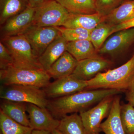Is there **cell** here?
<instances>
[{
    "mask_svg": "<svg viewBox=\"0 0 134 134\" xmlns=\"http://www.w3.org/2000/svg\"><path fill=\"white\" fill-rule=\"evenodd\" d=\"M122 92L111 89L85 90L69 96L49 100L47 108L59 119L69 113L84 111L104 99Z\"/></svg>",
    "mask_w": 134,
    "mask_h": 134,
    "instance_id": "6da1fadb",
    "label": "cell"
},
{
    "mask_svg": "<svg viewBox=\"0 0 134 134\" xmlns=\"http://www.w3.org/2000/svg\"><path fill=\"white\" fill-rule=\"evenodd\" d=\"M134 77V56L125 64L99 73L87 81L86 90L111 89L126 91Z\"/></svg>",
    "mask_w": 134,
    "mask_h": 134,
    "instance_id": "7a4b0ae2",
    "label": "cell"
},
{
    "mask_svg": "<svg viewBox=\"0 0 134 134\" xmlns=\"http://www.w3.org/2000/svg\"><path fill=\"white\" fill-rule=\"evenodd\" d=\"M50 79L47 72L43 69L10 66L0 69V80L3 86L18 85L43 89L50 83Z\"/></svg>",
    "mask_w": 134,
    "mask_h": 134,
    "instance_id": "3957f363",
    "label": "cell"
},
{
    "mask_svg": "<svg viewBox=\"0 0 134 134\" xmlns=\"http://www.w3.org/2000/svg\"><path fill=\"white\" fill-rule=\"evenodd\" d=\"M1 42L7 47L11 54L14 62L13 65L11 66L44 69L37 58L34 54L30 44L23 35L1 38Z\"/></svg>",
    "mask_w": 134,
    "mask_h": 134,
    "instance_id": "277c9868",
    "label": "cell"
},
{
    "mask_svg": "<svg viewBox=\"0 0 134 134\" xmlns=\"http://www.w3.org/2000/svg\"><path fill=\"white\" fill-rule=\"evenodd\" d=\"M0 97L2 99L32 104L47 108L49 100L42 88L27 85H2Z\"/></svg>",
    "mask_w": 134,
    "mask_h": 134,
    "instance_id": "5b68a950",
    "label": "cell"
},
{
    "mask_svg": "<svg viewBox=\"0 0 134 134\" xmlns=\"http://www.w3.org/2000/svg\"><path fill=\"white\" fill-rule=\"evenodd\" d=\"M70 14L55 0H46L41 6L36 8L32 24L46 27L63 26Z\"/></svg>",
    "mask_w": 134,
    "mask_h": 134,
    "instance_id": "8992f818",
    "label": "cell"
},
{
    "mask_svg": "<svg viewBox=\"0 0 134 134\" xmlns=\"http://www.w3.org/2000/svg\"><path fill=\"white\" fill-rule=\"evenodd\" d=\"M20 35L24 36L29 41L34 54L38 59L48 46L61 34L55 27L31 24Z\"/></svg>",
    "mask_w": 134,
    "mask_h": 134,
    "instance_id": "52a82bcc",
    "label": "cell"
},
{
    "mask_svg": "<svg viewBox=\"0 0 134 134\" xmlns=\"http://www.w3.org/2000/svg\"><path fill=\"white\" fill-rule=\"evenodd\" d=\"M114 96L107 97L88 110L79 113L89 134L101 132L100 125L103 119L109 115Z\"/></svg>",
    "mask_w": 134,
    "mask_h": 134,
    "instance_id": "ba28073f",
    "label": "cell"
},
{
    "mask_svg": "<svg viewBox=\"0 0 134 134\" xmlns=\"http://www.w3.org/2000/svg\"><path fill=\"white\" fill-rule=\"evenodd\" d=\"M87 81L72 75L55 80L43 88L48 98L54 99L69 96L86 90Z\"/></svg>",
    "mask_w": 134,
    "mask_h": 134,
    "instance_id": "9c48e42d",
    "label": "cell"
},
{
    "mask_svg": "<svg viewBox=\"0 0 134 134\" xmlns=\"http://www.w3.org/2000/svg\"><path fill=\"white\" fill-rule=\"evenodd\" d=\"M27 112L30 127L33 130L51 132L57 129L59 125L60 120L54 117L47 108L28 104Z\"/></svg>",
    "mask_w": 134,
    "mask_h": 134,
    "instance_id": "30bf717a",
    "label": "cell"
},
{
    "mask_svg": "<svg viewBox=\"0 0 134 134\" xmlns=\"http://www.w3.org/2000/svg\"><path fill=\"white\" fill-rule=\"evenodd\" d=\"M36 8L29 7L1 26V38L20 35L32 24Z\"/></svg>",
    "mask_w": 134,
    "mask_h": 134,
    "instance_id": "8fae6325",
    "label": "cell"
},
{
    "mask_svg": "<svg viewBox=\"0 0 134 134\" xmlns=\"http://www.w3.org/2000/svg\"><path fill=\"white\" fill-rule=\"evenodd\" d=\"M134 43V27L115 32L107 39L98 53L115 55L126 50Z\"/></svg>",
    "mask_w": 134,
    "mask_h": 134,
    "instance_id": "7c38bea8",
    "label": "cell"
},
{
    "mask_svg": "<svg viewBox=\"0 0 134 134\" xmlns=\"http://www.w3.org/2000/svg\"><path fill=\"white\" fill-rule=\"evenodd\" d=\"M111 65V62L100 56L79 61L72 75L77 79L88 81Z\"/></svg>",
    "mask_w": 134,
    "mask_h": 134,
    "instance_id": "4fadbf2b",
    "label": "cell"
},
{
    "mask_svg": "<svg viewBox=\"0 0 134 134\" xmlns=\"http://www.w3.org/2000/svg\"><path fill=\"white\" fill-rule=\"evenodd\" d=\"M120 99L118 94L114 96L109 115L100 125L101 132L105 134H126L120 117Z\"/></svg>",
    "mask_w": 134,
    "mask_h": 134,
    "instance_id": "5bb4252c",
    "label": "cell"
},
{
    "mask_svg": "<svg viewBox=\"0 0 134 134\" xmlns=\"http://www.w3.org/2000/svg\"><path fill=\"white\" fill-rule=\"evenodd\" d=\"M78 61L66 51L46 71L51 78L57 79L73 74Z\"/></svg>",
    "mask_w": 134,
    "mask_h": 134,
    "instance_id": "9a60e30c",
    "label": "cell"
},
{
    "mask_svg": "<svg viewBox=\"0 0 134 134\" xmlns=\"http://www.w3.org/2000/svg\"><path fill=\"white\" fill-rule=\"evenodd\" d=\"M68 42L62 36H59L48 46L38 58L40 64L45 71L66 51Z\"/></svg>",
    "mask_w": 134,
    "mask_h": 134,
    "instance_id": "2e32d148",
    "label": "cell"
},
{
    "mask_svg": "<svg viewBox=\"0 0 134 134\" xmlns=\"http://www.w3.org/2000/svg\"><path fill=\"white\" fill-rule=\"evenodd\" d=\"M105 16L97 13L91 14L70 13L63 26L68 28H82L92 30L100 23L104 22Z\"/></svg>",
    "mask_w": 134,
    "mask_h": 134,
    "instance_id": "e0dca14e",
    "label": "cell"
},
{
    "mask_svg": "<svg viewBox=\"0 0 134 134\" xmlns=\"http://www.w3.org/2000/svg\"><path fill=\"white\" fill-rule=\"evenodd\" d=\"M1 104V110L10 118L26 126L30 127L27 115L28 104L3 99Z\"/></svg>",
    "mask_w": 134,
    "mask_h": 134,
    "instance_id": "ac0fdd59",
    "label": "cell"
},
{
    "mask_svg": "<svg viewBox=\"0 0 134 134\" xmlns=\"http://www.w3.org/2000/svg\"><path fill=\"white\" fill-rule=\"evenodd\" d=\"M66 51L79 61L99 57L91 41L82 40L67 43Z\"/></svg>",
    "mask_w": 134,
    "mask_h": 134,
    "instance_id": "d6986e66",
    "label": "cell"
},
{
    "mask_svg": "<svg viewBox=\"0 0 134 134\" xmlns=\"http://www.w3.org/2000/svg\"><path fill=\"white\" fill-rule=\"evenodd\" d=\"M134 18V0L124 1L105 16L104 22L117 25Z\"/></svg>",
    "mask_w": 134,
    "mask_h": 134,
    "instance_id": "ffe728a7",
    "label": "cell"
},
{
    "mask_svg": "<svg viewBox=\"0 0 134 134\" xmlns=\"http://www.w3.org/2000/svg\"><path fill=\"white\" fill-rule=\"evenodd\" d=\"M30 6L28 0H0L1 26L8 19L24 11Z\"/></svg>",
    "mask_w": 134,
    "mask_h": 134,
    "instance_id": "44dd1931",
    "label": "cell"
},
{
    "mask_svg": "<svg viewBox=\"0 0 134 134\" xmlns=\"http://www.w3.org/2000/svg\"><path fill=\"white\" fill-rule=\"evenodd\" d=\"M57 129L63 134H89L80 114L77 113L62 118Z\"/></svg>",
    "mask_w": 134,
    "mask_h": 134,
    "instance_id": "7402d4cb",
    "label": "cell"
},
{
    "mask_svg": "<svg viewBox=\"0 0 134 134\" xmlns=\"http://www.w3.org/2000/svg\"><path fill=\"white\" fill-rule=\"evenodd\" d=\"M69 13L91 14L97 13L96 0H55Z\"/></svg>",
    "mask_w": 134,
    "mask_h": 134,
    "instance_id": "603a6c76",
    "label": "cell"
},
{
    "mask_svg": "<svg viewBox=\"0 0 134 134\" xmlns=\"http://www.w3.org/2000/svg\"><path fill=\"white\" fill-rule=\"evenodd\" d=\"M115 26L114 25L103 22L91 31L90 41L98 52L109 36L114 33Z\"/></svg>",
    "mask_w": 134,
    "mask_h": 134,
    "instance_id": "cb8c5ba5",
    "label": "cell"
},
{
    "mask_svg": "<svg viewBox=\"0 0 134 134\" xmlns=\"http://www.w3.org/2000/svg\"><path fill=\"white\" fill-rule=\"evenodd\" d=\"M0 134H31L33 129L17 122L0 111Z\"/></svg>",
    "mask_w": 134,
    "mask_h": 134,
    "instance_id": "d4e9b609",
    "label": "cell"
},
{
    "mask_svg": "<svg viewBox=\"0 0 134 134\" xmlns=\"http://www.w3.org/2000/svg\"><path fill=\"white\" fill-rule=\"evenodd\" d=\"M55 27L68 42L82 40H90L91 31L82 28H68L63 26Z\"/></svg>",
    "mask_w": 134,
    "mask_h": 134,
    "instance_id": "484cf974",
    "label": "cell"
},
{
    "mask_svg": "<svg viewBox=\"0 0 134 134\" xmlns=\"http://www.w3.org/2000/svg\"><path fill=\"white\" fill-rule=\"evenodd\" d=\"M120 117L126 134H134V107L128 103L121 104Z\"/></svg>",
    "mask_w": 134,
    "mask_h": 134,
    "instance_id": "4316f807",
    "label": "cell"
},
{
    "mask_svg": "<svg viewBox=\"0 0 134 134\" xmlns=\"http://www.w3.org/2000/svg\"><path fill=\"white\" fill-rule=\"evenodd\" d=\"M124 2V0H96L97 12L105 16Z\"/></svg>",
    "mask_w": 134,
    "mask_h": 134,
    "instance_id": "83f0119b",
    "label": "cell"
},
{
    "mask_svg": "<svg viewBox=\"0 0 134 134\" xmlns=\"http://www.w3.org/2000/svg\"><path fill=\"white\" fill-rule=\"evenodd\" d=\"M13 59L9 51L0 42V69H4L13 65Z\"/></svg>",
    "mask_w": 134,
    "mask_h": 134,
    "instance_id": "f1b7e54d",
    "label": "cell"
},
{
    "mask_svg": "<svg viewBox=\"0 0 134 134\" xmlns=\"http://www.w3.org/2000/svg\"><path fill=\"white\" fill-rule=\"evenodd\" d=\"M126 92V99L134 107V77Z\"/></svg>",
    "mask_w": 134,
    "mask_h": 134,
    "instance_id": "f546056e",
    "label": "cell"
},
{
    "mask_svg": "<svg viewBox=\"0 0 134 134\" xmlns=\"http://www.w3.org/2000/svg\"><path fill=\"white\" fill-rule=\"evenodd\" d=\"M134 27V18L128 21L121 24L115 25L114 33L124 29H130Z\"/></svg>",
    "mask_w": 134,
    "mask_h": 134,
    "instance_id": "4dcf8cb0",
    "label": "cell"
},
{
    "mask_svg": "<svg viewBox=\"0 0 134 134\" xmlns=\"http://www.w3.org/2000/svg\"><path fill=\"white\" fill-rule=\"evenodd\" d=\"M29 5L32 8H37L41 6L46 0H28Z\"/></svg>",
    "mask_w": 134,
    "mask_h": 134,
    "instance_id": "1f68e13d",
    "label": "cell"
},
{
    "mask_svg": "<svg viewBox=\"0 0 134 134\" xmlns=\"http://www.w3.org/2000/svg\"><path fill=\"white\" fill-rule=\"evenodd\" d=\"M31 134H51V132L45 130H33Z\"/></svg>",
    "mask_w": 134,
    "mask_h": 134,
    "instance_id": "d6a6232c",
    "label": "cell"
},
{
    "mask_svg": "<svg viewBox=\"0 0 134 134\" xmlns=\"http://www.w3.org/2000/svg\"><path fill=\"white\" fill-rule=\"evenodd\" d=\"M51 134H63L58 129L53 130L51 132Z\"/></svg>",
    "mask_w": 134,
    "mask_h": 134,
    "instance_id": "836d02e7",
    "label": "cell"
},
{
    "mask_svg": "<svg viewBox=\"0 0 134 134\" xmlns=\"http://www.w3.org/2000/svg\"><path fill=\"white\" fill-rule=\"evenodd\" d=\"M92 134H99V133H93Z\"/></svg>",
    "mask_w": 134,
    "mask_h": 134,
    "instance_id": "e575fe53",
    "label": "cell"
},
{
    "mask_svg": "<svg viewBox=\"0 0 134 134\" xmlns=\"http://www.w3.org/2000/svg\"><path fill=\"white\" fill-rule=\"evenodd\" d=\"M133 56H134V54H133Z\"/></svg>",
    "mask_w": 134,
    "mask_h": 134,
    "instance_id": "d590c367",
    "label": "cell"
}]
</instances>
